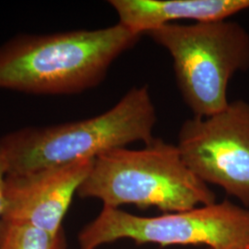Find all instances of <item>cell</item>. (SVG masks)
Returning a JSON list of instances; mask_svg holds the SVG:
<instances>
[{
  "instance_id": "6da1fadb",
  "label": "cell",
  "mask_w": 249,
  "mask_h": 249,
  "mask_svg": "<svg viewBox=\"0 0 249 249\" xmlns=\"http://www.w3.org/2000/svg\"><path fill=\"white\" fill-rule=\"evenodd\" d=\"M142 35L117 23L98 30L22 35L0 46V89L69 95L92 89Z\"/></svg>"
},
{
  "instance_id": "7a4b0ae2",
  "label": "cell",
  "mask_w": 249,
  "mask_h": 249,
  "mask_svg": "<svg viewBox=\"0 0 249 249\" xmlns=\"http://www.w3.org/2000/svg\"><path fill=\"white\" fill-rule=\"evenodd\" d=\"M157 112L148 86L129 89L115 107L99 116L53 124L30 126L1 137L8 175L94 160L130 143L153 141Z\"/></svg>"
},
{
  "instance_id": "3957f363",
  "label": "cell",
  "mask_w": 249,
  "mask_h": 249,
  "mask_svg": "<svg viewBox=\"0 0 249 249\" xmlns=\"http://www.w3.org/2000/svg\"><path fill=\"white\" fill-rule=\"evenodd\" d=\"M77 195L97 198L107 208L153 207L164 213L216 202L213 191L187 167L177 144L155 138L142 149H116L94 159Z\"/></svg>"
},
{
  "instance_id": "277c9868",
  "label": "cell",
  "mask_w": 249,
  "mask_h": 249,
  "mask_svg": "<svg viewBox=\"0 0 249 249\" xmlns=\"http://www.w3.org/2000/svg\"><path fill=\"white\" fill-rule=\"evenodd\" d=\"M145 35L172 56L178 89L194 116L226 108L230 80L249 70V33L235 21L171 23Z\"/></svg>"
},
{
  "instance_id": "5b68a950",
  "label": "cell",
  "mask_w": 249,
  "mask_h": 249,
  "mask_svg": "<svg viewBox=\"0 0 249 249\" xmlns=\"http://www.w3.org/2000/svg\"><path fill=\"white\" fill-rule=\"evenodd\" d=\"M120 239L162 247L204 245L209 249H247L249 210L224 200L185 212L143 217L103 207L79 233L80 249H97Z\"/></svg>"
},
{
  "instance_id": "8992f818",
  "label": "cell",
  "mask_w": 249,
  "mask_h": 249,
  "mask_svg": "<svg viewBox=\"0 0 249 249\" xmlns=\"http://www.w3.org/2000/svg\"><path fill=\"white\" fill-rule=\"evenodd\" d=\"M177 146L197 178L249 207V103L235 100L212 116L187 119Z\"/></svg>"
},
{
  "instance_id": "52a82bcc",
  "label": "cell",
  "mask_w": 249,
  "mask_h": 249,
  "mask_svg": "<svg viewBox=\"0 0 249 249\" xmlns=\"http://www.w3.org/2000/svg\"><path fill=\"white\" fill-rule=\"evenodd\" d=\"M93 160L8 175L1 219L30 224L52 233L63 231V219Z\"/></svg>"
},
{
  "instance_id": "ba28073f",
  "label": "cell",
  "mask_w": 249,
  "mask_h": 249,
  "mask_svg": "<svg viewBox=\"0 0 249 249\" xmlns=\"http://www.w3.org/2000/svg\"><path fill=\"white\" fill-rule=\"evenodd\" d=\"M118 23L140 35L175 20H225L249 9V0H110Z\"/></svg>"
},
{
  "instance_id": "9c48e42d",
  "label": "cell",
  "mask_w": 249,
  "mask_h": 249,
  "mask_svg": "<svg viewBox=\"0 0 249 249\" xmlns=\"http://www.w3.org/2000/svg\"><path fill=\"white\" fill-rule=\"evenodd\" d=\"M0 249H66V239L63 231L52 233L0 219Z\"/></svg>"
},
{
  "instance_id": "30bf717a",
  "label": "cell",
  "mask_w": 249,
  "mask_h": 249,
  "mask_svg": "<svg viewBox=\"0 0 249 249\" xmlns=\"http://www.w3.org/2000/svg\"><path fill=\"white\" fill-rule=\"evenodd\" d=\"M8 176V163L7 158L2 146V141L0 137V219L3 213L4 208V188H5V180Z\"/></svg>"
},
{
  "instance_id": "8fae6325",
  "label": "cell",
  "mask_w": 249,
  "mask_h": 249,
  "mask_svg": "<svg viewBox=\"0 0 249 249\" xmlns=\"http://www.w3.org/2000/svg\"><path fill=\"white\" fill-rule=\"evenodd\" d=\"M247 249H249V246H248V248H247Z\"/></svg>"
},
{
  "instance_id": "7c38bea8",
  "label": "cell",
  "mask_w": 249,
  "mask_h": 249,
  "mask_svg": "<svg viewBox=\"0 0 249 249\" xmlns=\"http://www.w3.org/2000/svg\"></svg>"
}]
</instances>
